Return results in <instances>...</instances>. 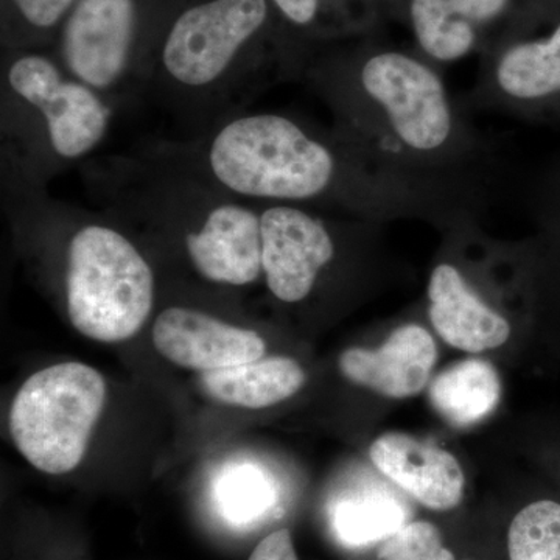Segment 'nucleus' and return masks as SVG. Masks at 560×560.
Wrapping results in <instances>:
<instances>
[{
	"mask_svg": "<svg viewBox=\"0 0 560 560\" xmlns=\"http://www.w3.org/2000/svg\"><path fill=\"white\" fill-rule=\"evenodd\" d=\"M404 504L389 495H368L345 501L334 515L338 537L349 547L383 541L407 525Z\"/></svg>",
	"mask_w": 560,
	"mask_h": 560,
	"instance_id": "obj_18",
	"label": "nucleus"
},
{
	"mask_svg": "<svg viewBox=\"0 0 560 560\" xmlns=\"http://www.w3.org/2000/svg\"><path fill=\"white\" fill-rule=\"evenodd\" d=\"M304 383V370L298 361L287 357H261L237 366L202 372L201 375L202 388L213 400L249 410H260L290 399Z\"/></svg>",
	"mask_w": 560,
	"mask_h": 560,
	"instance_id": "obj_16",
	"label": "nucleus"
},
{
	"mask_svg": "<svg viewBox=\"0 0 560 560\" xmlns=\"http://www.w3.org/2000/svg\"><path fill=\"white\" fill-rule=\"evenodd\" d=\"M248 560H300L289 529H279L254 548Z\"/></svg>",
	"mask_w": 560,
	"mask_h": 560,
	"instance_id": "obj_23",
	"label": "nucleus"
},
{
	"mask_svg": "<svg viewBox=\"0 0 560 560\" xmlns=\"http://www.w3.org/2000/svg\"><path fill=\"white\" fill-rule=\"evenodd\" d=\"M499 372L486 360H464L441 372L430 385V401L453 427H470L499 407Z\"/></svg>",
	"mask_w": 560,
	"mask_h": 560,
	"instance_id": "obj_17",
	"label": "nucleus"
},
{
	"mask_svg": "<svg viewBox=\"0 0 560 560\" xmlns=\"http://www.w3.org/2000/svg\"><path fill=\"white\" fill-rule=\"evenodd\" d=\"M0 103L2 172L46 186L70 165L90 160L117 110L39 51L11 58L3 69Z\"/></svg>",
	"mask_w": 560,
	"mask_h": 560,
	"instance_id": "obj_5",
	"label": "nucleus"
},
{
	"mask_svg": "<svg viewBox=\"0 0 560 560\" xmlns=\"http://www.w3.org/2000/svg\"><path fill=\"white\" fill-rule=\"evenodd\" d=\"M372 464L420 504L434 511L459 506L466 478L458 459L410 434H382L370 447Z\"/></svg>",
	"mask_w": 560,
	"mask_h": 560,
	"instance_id": "obj_13",
	"label": "nucleus"
},
{
	"mask_svg": "<svg viewBox=\"0 0 560 560\" xmlns=\"http://www.w3.org/2000/svg\"><path fill=\"white\" fill-rule=\"evenodd\" d=\"M334 127L375 167L430 202L448 226L475 223L503 179L499 145L470 119L431 62L399 50L301 70Z\"/></svg>",
	"mask_w": 560,
	"mask_h": 560,
	"instance_id": "obj_1",
	"label": "nucleus"
},
{
	"mask_svg": "<svg viewBox=\"0 0 560 560\" xmlns=\"http://www.w3.org/2000/svg\"><path fill=\"white\" fill-rule=\"evenodd\" d=\"M106 394L105 378L88 364L68 361L36 372L11 405L14 445L35 469L69 474L84 458Z\"/></svg>",
	"mask_w": 560,
	"mask_h": 560,
	"instance_id": "obj_7",
	"label": "nucleus"
},
{
	"mask_svg": "<svg viewBox=\"0 0 560 560\" xmlns=\"http://www.w3.org/2000/svg\"><path fill=\"white\" fill-rule=\"evenodd\" d=\"M469 109L530 117L560 102V24L548 38L508 44L481 69Z\"/></svg>",
	"mask_w": 560,
	"mask_h": 560,
	"instance_id": "obj_10",
	"label": "nucleus"
},
{
	"mask_svg": "<svg viewBox=\"0 0 560 560\" xmlns=\"http://www.w3.org/2000/svg\"><path fill=\"white\" fill-rule=\"evenodd\" d=\"M261 276L275 300L307 301L340 253L342 221L287 205H260Z\"/></svg>",
	"mask_w": 560,
	"mask_h": 560,
	"instance_id": "obj_9",
	"label": "nucleus"
},
{
	"mask_svg": "<svg viewBox=\"0 0 560 560\" xmlns=\"http://www.w3.org/2000/svg\"><path fill=\"white\" fill-rule=\"evenodd\" d=\"M153 345L164 359L187 370H224L265 355L264 338L200 308L171 305L156 316Z\"/></svg>",
	"mask_w": 560,
	"mask_h": 560,
	"instance_id": "obj_11",
	"label": "nucleus"
},
{
	"mask_svg": "<svg viewBox=\"0 0 560 560\" xmlns=\"http://www.w3.org/2000/svg\"><path fill=\"white\" fill-rule=\"evenodd\" d=\"M65 232V300L70 324L101 342L130 340L153 313L156 276L142 249L108 215L54 198Z\"/></svg>",
	"mask_w": 560,
	"mask_h": 560,
	"instance_id": "obj_6",
	"label": "nucleus"
},
{
	"mask_svg": "<svg viewBox=\"0 0 560 560\" xmlns=\"http://www.w3.org/2000/svg\"><path fill=\"white\" fill-rule=\"evenodd\" d=\"M279 13L296 27H308L318 18L323 0H271Z\"/></svg>",
	"mask_w": 560,
	"mask_h": 560,
	"instance_id": "obj_24",
	"label": "nucleus"
},
{
	"mask_svg": "<svg viewBox=\"0 0 560 560\" xmlns=\"http://www.w3.org/2000/svg\"><path fill=\"white\" fill-rule=\"evenodd\" d=\"M510 5L511 0H410L408 16L423 54L453 62L471 54Z\"/></svg>",
	"mask_w": 560,
	"mask_h": 560,
	"instance_id": "obj_15",
	"label": "nucleus"
},
{
	"mask_svg": "<svg viewBox=\"0 0 560 560\" xmlns=\"http://www.w3.org/2000/svg\"><path fill=\"white\" fill-rule=\"evenodd\" d=\"M79 167L98 212L125 232L172 238L200 278L226 287L260 278L259 205L221 189L168 140L131 154L90 158Z\"/></svg>",
	"mask_w": 560,
	"mask_h": 560,
	"instance_id": "obj_3",
	"label": "nucleus"
},
{
	"mask_svg": "<svg viewBox=\"0 0 560 560\" xmlns=\"http://www.w3.org/2000/svg\"><path fill=\"white\" fill-rule=\"evenodd\" d=\"M438 361L434 338L419 324H404L377 350L342 352L340 371L348 381L390 399H407L425 388Z\"/></svg>",
	"mask_w": 560,
	"mask_h": 560,
	"instance_id": "obj_14",
	"label": "nucleus"
},
{
	"mask_svg": "<svg viewBox=\"0 0 560 560\" xmlns=\"http://www.w3.org/2000/svg\"><path fill=\"white\" fill-rule=\"evenodd\" d=\"M138 0H77L62 22L60 65L116 109L145 92L151 61L140 49Z\"/></svg>",
	"mask_w": 560,
	"mask_h": 560,
	"instance_id": "obj_8",
	"label": "nucleus"
},
{
	"mask_svg": "<svg viewBox=\"0 0 560 560\" xmlns=\"http://www.w3.org/2000/svg\"><path fill=\"white\" fill-rule=\"evenodd\" d=\"M257 474V471H256ZM254 471H241L235 475L226 490H224V503H226L228 510L232 511V514L237 517H253L256 512L264 510L268 506V499H270V492H268L267 486L261 481L259 475Z\"/></svg>",
	"mask_w": 560,
	"mask_h": 560,
	"instance_id": "obj_21",
	"label": "nucleus"
},
{
	"mask_svg": "<svg viewBox=\"0 0 560 560\" xmlns=\"http://www.w3.org/2000/svg\"><path fill=\"white\" fill-rule=\"evenodd\" d=\"M511 560H560V503L540 500L523 508L510 526Z\"/></svg>",
	"mask_w": 560,
	"mask_h": 560,
	"instance_id": "obj_19",
	"label": "nucleus"
},
{
	"mask_svg": "<svg viewBox=\"0 0 560 560\" xmlns=\"http://www.w3.org/2000/svg\"><path fill=\"white\" fill-rule=\"evenodd\" d=\"M168 143L242 201L300 206L375 223L416 219L448 230L430 202L378 171L334 125L280 110H243Z\"/></svg>",
	"mask_w": 560,
	"mask_h": 560,
	"instance_id": "obj_2",
	"label": "nucleus"
},
{
	"mask_svg": "<svg viewBox=\"0 0 560 560\" xmlns=\"http://www.w3.org/2000/svg\"><path fill=\"white\" fill-rule=\"evenodd\" d=\"M268 16V0H202L187 7L162 36L145 94L189 138L243 113L275 84L249 55Z\"/></svg>",
	"mask_w": 560,
	"mask_h": 560,
	"instance_id": "obj_4",
	"label": "nucleus"
},
{
	"mask_svg": "<svg viewBox=\"0 0 560 560\" xmlns=\"http://www.w3.org/2000/svg\"><path fill=\"white\" fill-rule=\"evenodd\" d=\"M10 2L28 27L46 32L66 21L77 0H10Z\"/></svg>",
	"mask_w": 560,
	"mask_h": 560,
	"instance_id": "obj_22",
	"label": "nucleus"
},
{
	"mask_svg": "<svg viewBox=\"0 0 560 560\" xmlns=\"http://www.w3.org/2000/svg\"><path fill=\"white\" fill-rule=\"evenodd\" d=\"M427 300L431 326L452 348L478 353L510 340V319L486 301L455 261L434 265Z\"/></svg>",
	"mask_w": 560,
	"mask_h": 560,
	"instance_id": "obj_12",
	"label": "nucleus"
},
{
	"mask_svg": "<svg viewBox=\"0 0 560 560\" xmlns=\"http://www.w3.org/2000/svg\"><path fill=\"white\" fill-rule=\"evenodd\" d=\"M378 560H455L442 544L440 529L430 522H411L383 540Z\"/></svg>",
	"mask_w": 560,
	"mask_h": 560,
	"instance_id": "obj_20",
	"label": "nucleus"
}]
</instances>
